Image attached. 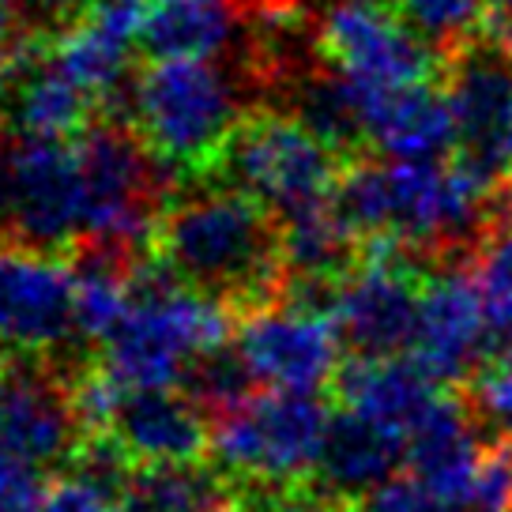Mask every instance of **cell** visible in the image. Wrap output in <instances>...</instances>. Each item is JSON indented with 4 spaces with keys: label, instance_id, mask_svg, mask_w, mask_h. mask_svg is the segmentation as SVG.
<instances>
[{
    "label": "cell",
    "instance_id": "6da1fadb",
    "mask_svg": "<svg viewBox=\"0 0 512 512\" xmlns=\"http://www.w3.org/2000/svg\"><path fill=\"white\" fill-rule=\"evenodd\" d=\"M147 256L189 290L249 317L287 298L283 226L249 192L200 181L177 189L147 241Z\"/></svg>",
    "mask_w": 512,
    "mask_h": 512
},
{
    "label": "cell",
    "instance_id": "7a4b0ae2",
    "mask_svg": "<svg viewBox=\"0 0 512 512\" xmlns=\"http://www.w3.org/2000/svg\"><path fill=\"white\" fill-rule=\"evenodd\" d=\"M332 204L358 238L411 256L479 249L497 219V192L448 162H351Z\"/></svg>",
    "mask_w": 512,
    "mask_h": 512
},
{
    "label": "cell",
    "instance_id": "3957f363",
    "mask_svg": "<svg viewBox=\"0 0 512 512\" xmlns=\"http://www.w3.org/2000/svg\"><path fill=\"white\" fill-rule=\"evenodd\" d=\"M234 332V309L189 290L140 256L132 275V313L102 343V369L128 392L177 388L200 354L223 351Z\"/></svg>",
    "mask_w": 512,
    "mask_h": 512
},
{
    "label": "cell",
    "instance_id": "277c9868",
    "mask_svg": "<svg viewBox=\"0 0 512 512\" xmlns=\"http://www.w3.org/2000/svg\"><path fill=\"white\" fill-rule=\"evenodd\" d=\"M241 117V87L219 61H151L128 91V125L177 185L211 181Z\"/></svg>",
    "mask_w": 512,
    "mask_h": 512
},
{
    "label": "cell",
    "instance_id": "5b68a950",
    "mask_svg": "<svg viewBox=\"0 0 512 512\" xmlns=\"http://www.w3.org/2000/svg\"><path fill=\"white\" fill-rule=\"evenodd\" d=\"M339 151L313 136L309 128L279 110H245L241 125L226 140L211 181L249 192L275 219H294L302 211L336 200L343 177Z\"/></svg>",
    "mask_w": 512,
    "mask_h": 512
},
{
    "label": "cell",
    "instance_id": "8992f818",
    "mask_svg": "<svg viewBox=\"0 0 512 512\" xmlns=\"http://www.w3.org/2000/svg\"><path fill=\"white\" fill-rule=\"evenodd\" d=\"M76 159L83 177L80 241L147 253L151 230L181 185L125 121H98L87 128L76 144Z\"/></svg>",
    "mask_w": 512,
    "mask_h": 512
},
{
    "label": "cell",
    "instance_id": "52a82bcc",
    "mask_svg": "<svg viewBox=\"0 0 512 512\" xmlns=\"http://www.w3.org/2000/svg\"><path fill=\"white\" fill-rule=\"evenodd\" d=\"M332 415L313 392H256L211 418V456L241 486H298L317 471Z\"/></svg>",
    "mask_w": 512,
    "mask_h": 512
},
{
    "label": "cell",
    "instance_id": "ba28073f",
    "mask_svg": "<svg viewBox=\"0 0 512 512\" xmlns=\"http://www.w3.org/2000/svg\"><path fill=\"white\" fill-rule=\"evenodd\" d=\"M317 61L358 91L426 87L441 53L426 46L384 0H328L313 19Z\"/></svg>",
    "mask_w": 512,
    "mask_h": 512
},
{
    "label": "cell",
    "instance_id": "9c48e42d",
    "mask_svg": "<svg viewBox=\"0 0 512 512\" xmlns=\"http://www.w3.org/2000/svg\"><path fill=\"white\" fill-rule=\"evenodd\" d=\"M422 287L415 256L392 241H366V256L328 298L339 339L358 358H403L418 336Z\"/></svg>",
    "mask_w": 512,
    "mask_h": 512
},
{
    "label": "cell",
    "instance_id": "30bf717a",
    "mask_svg": "<svg viewBox=\"0 0 512 512\" xmlns=\"http://www.w3.org/2000/svg\"><path fill=\"white\" fill-rule=\"evenodd\" d=\"M448 113L456 166L490 192L512 185V53L475 42L448 57Z\"/></svg>",
    "mask_w": 512,
    "mask_h": 512
},
{
    "label": "cell",
    "instance_id": "8fae6325",
    "mask_svg": "<svg viewBox=\"0 0 512 512\" xmlns=\"http://www.w3.org/2000/svg\"><path fill=\"white\" fill-rule=\"evenodd\" d=\"M336 320L320 305L279 302L241 317L238 354L245 358L256 384L272 392H313L339 377Z\"/></svg>",
    "mask_w": 512,
    "mask_h": 512
},
{
    "label": "cell",
    "instance_id": "7c38bea8",
    "mask_svg": "<svg viewBox=\"0 0 512 512\" xmlns=\"http://www.w3.org/2000/svg\"><path fill=\"white\" fill-rule=\"evenodd\" d=\"M83 238V177L76 147L23 140L12 155L8 245L31 253H72Z\"/></svg>",
    "mask_w": 512,
    "mask_h": 512
},
{
    "label": "cell",
    "instance_id": "4fadbf2b",
    "mask_svg": "<svg viewBox=\"0 0 512 512\" xmlns=\"http://www.w3.org/2000/svg\"><path fill=\"white\" fill-rule=\"evenodd\" d=\"M76 339L72 268L46 253L0 241V351L46 358Z\"/></svg>",
    "mask_w": 512,
    "mask_h": 512
},
{
    "label": "cell",
    "instance_id": "5bb4252c",
    "mask_svg": "<svg viewBox=\"0 0 512 512\" xmlns=\"http://www.w3.org/2000/svg\"><path fill=\"white\" fill-rule=\"evenodd\" d=\"M64 373L46 358H0V445L27 464H68L80 448Z\"/></svg>",
    "mask_w": 512,
    "mask_h": 512
},
{
    "label": "cell",
    "instance_id": "9a60e30c",
    "mask_svg": "<svg viewBox=\"0 0 512 512\" xmlns=\"http://www.w3.org/2000/svg\"><path fill=\"white\" fill-rule=\"evenodd\" d=\"M490 339L494 324L475 275L456 268L433 275L422 287L418 336L407 358H415L437 384H452L479 366Z\"/></svg>",
    "mask_w": 512,
    "mask_h": 512
},
{
    "label": "cell",
    "instance_id": "2e32d148",
    "mask_svg": "<svg viewBox=\"0 0 512 512\" xmlns=\"http://www.w3.org/2000/svg\"><path fill=\"white\" fill-rule=\"evenodd\" d=\"M144 4L147 0H91L83 16L46 46L53 64L102 110H117V95H128V57L140 42Z\"/></svg>",
    "mask_w": 512,
    "mask_h": 512
},
{
    "label": "cell",
    "instance_id": "e0dca14e",
    "mask_svg": "<svg viewBox=\"0 0 512 512\" xmlns=\"http://www.w3.org/2000/svg\"><path fill=\"white\" fill-rule=\"evenodd\" d=\"M106 437L132 467H200L211 452L208 415L181 388H125Z\"/></svg>",
    "mask_w": 512,
    "mask_h": 512
},
{
    "label": "cell",
    "instance_id": "ac0fdd59",
    "mask_svg": "<svg viewBox=\"0 0 512 512\" xmlns=\"http://www.w3.org/2000/svg\"><path fill=\"white\" fill-rule=\"evenodd\" d=\"M336 388L347 411L396 430L407 445L448 400L415 358H354L339 369Z\"/></svg>",
    "mask_w": 512,
    "mask_h": 512
},
{
    "label": "cell",
    "instance_id": "d6986e66",
    "mask_svg": "<svg viewBox=\"0 0 512 512\" xmlns=\"http://www.w3.org/2000/svg\"><path fill=\"white\" fill-rule=\"evenodd\" d=\"M358 91V87H354ZM362 136L388 162H441L456 151V128L445 91L426 87L403 91H358Z\"/></svg>",
    "mask_w": 512,
    "mask_h": 512
},
{
    "label": "cell",
    "instance_id": "ffe728a7",
    "mask_svg": "<svg viewBox=\"0 0 512 512\" xmlns=\"http://www.w3.org/2000/svg\"><path fill=\"white\" fill-rule=\"evenodd\" d=\"M407 464V441L373 418L347 411L332 415L324 452H320V490L332 497H366L396 479Z\"/></svg>",
    "mask_w": 512,
    "mask_h": 512
},
{
    "label": "cell",
    "instance_id": "44dd1931",
    "mask_svg": "<svg viewBox=\"0 0 512 512\" xmlns=\"http://www.w3.org/2000/svg\"><path fill=\"white\" fill-rule=\"evenodd\" d=\"M102 110L95 98L72 83L53 64L46 46L31 53V61L19 76L16 91L8 98L4 121L16 128L23 140H80L87 128H95V113Z\"/></svg>",
    "mask_w": 512,
    "mask_h": 512
},
{
    "label": "cell",
    "instance_id": "7402d4cb",
    "mask_svg": "<svg viewBox=\"0 0 512 512\" xmlns=\"http://www.w3.org/2000/svg\"><path fill=\"white\" fill-rule=\"evenodd\" d=\"M283 264H287V298L298 294H324L332 290L362 264L358 260V234L343 223L336 204L302 211L294 219H283Z\"/></svg>",
    "mask_w": 512,
    "mask_h": 512
},
{
    "label": "cell",
    "instance_id": "603a6c76",
    "mask_svg": "<svg viewBox=\"0 0 512 512\" xmlns=\"http://www.w3.org/2000/svg\"><path fill=\"white\" fill-rule=\"evenodd\" d=\"M238 31L234 0H147L140 46L151 61H219Z\"/></svg>",
    "mask_w": 512,
    "mask_h": 512
},
{
    "label": "cell",
    "instance_id": "cb8c5ba5",
    "mask_svg": "<svg viewBox=\"0 0 512 512\" xmlns=\"http://www.w3.org/2000/svg\"><path fill=\"white\" fill-rule=\"evenodd\" d=\"M482 452L486 448L479 441L475 422L467 418L464 403L448 396L445 407L411 437L407 467H411V479H418L426 490L467 505V490L475 482Z\"/></svg>",
    "mask_w": 512,
    "mask_h": 512
},
{
    "label": "cell",
    "instance_id": "d4e9b609",
    "mask_svg": "<svg viewBox=\"0 0 512 512\" xmlns=\"http://www.w3.org/2000/svg\"><path fill=\"white\" fill-rule=\"evenodd\" d=\"M290 117H298L313 136H320L332 151H351L362 144V106L351 80H343L332 68H309L305 76L287 87Z\"/></svg>",
    "mask_w": 512,
    "mask_h": 512
},
{
    "label": "cell",
    "instance_id": "484cf974",
    "mask_svg": "<svg viewBox=\"0 0 512 512\" xmlns=\"http://www.w3.org/2000/svg\"><path fill=\"white\" fill-rule=\"evenodd\" d=\"M396 16L437 53H460L486 31L490 0H392Z\"/></svg>",
    "mask_w": 512,
    "mask_h": 512
},
{
    "label": "cell",
    "instance_id": "4316f807",
    "mask_svg": "<svg viewBox=\"0 0 512 512\" xmlns=\"http://www.w3.org/2000/svg\"><path fill=\"white\" fill-rule=\"evenodd\" d=\"M253 384H256V377L249 373L238 347H234V351L223 347V351L200 354V358L192 362L189 373H185V381H181V392H185L208 418H219V415H226V411L241 407L245 400H253L256 396Z\"/></svg>",
    "mask_w": 512,
    "mask_h": 512
},
{
    "label": "cell",
    "instance_id": "83f0119b",
    "mask_svg": "<svg viewBox=\"0 0 512 512\" xmlns=\"http://www.w3.org/2000/svg\"><path fill=\"white\" fill-rule=\"evenodd\" d=\"M475 283H479L494 336L509 339L512 347V226L490 230L475 249Z\"/></svg>",
    "mask_w": 512,
    "mask_h": 512
},
{
    "label": "cell",
    "instance_id": "f1b7e54d",
    "mask_svg": "<svg viewBox=\"0 0 512 512\" xmlns=\"http://www.w3.org/2000/svg\"><path fill=\"white\" fill-rule=\"evenodd\" d=\"M471 512H512V441H497L482 452L475 482L467 490Z\"/></svg>",
    "mask_w": 512,
    "mask_h": 512
},
{
    "label": "cell",
    "instance_id": "f546056e",
    "mask_svg": "<svg viewBox=\"0 0 512 512\" xmlns=\"http://www.w3.org/2000/svg\"><path fill=\"white\" fill-rule=\"evenodd\" d=\"M347 512H471L460 501L426 490L418 479H392L388 486L373 490V494L351 501Z\"/></svg>",
    "mask_w": 512,
    "mask_h": 512
},
{
    "label": "cell",
    "instance_id": "4dcf8cb0",
    "mask_svg": "<svg viewBox=\"0 0 512 512\" xmlns=\"http://www.w3.org/2000/svg\"><path fill=\"white\" fill-rule=\"evenodd\" d=\"M475 407L486 426L512 441V347L475 377Z\"/></svg>",
    "mask_w": 512,
    "mask_h": 512
},
{
    "label": "cell",
    "instance_id": "1f68e13d",
    "mask_svg": "<svg viewBox=\"0 0 512 512\" xmlns=\"http://www.w3.org/2000/svg\"><path fill=\"white\" fill-rule=\"evenodd\" d=\"M241 512H336V497L320 486H238Z\"/></svg>",
    "mask_w": 512,
    "mask_h": 512
},
{
    "label": "cell",
    "instance_id": "d6a6232c",
    "mask_svg": "<svg viewBox=\"0 0 512 512\" xmlns=\"http://www.w3.org/2000/svg\"><path fill=\"white\" fill-rule=\"evenodd\" d=\"M42 494V467L27 464L23 456L0 445V512H34Z\"/></svg>",
    "mask_w": 512,
    "mask_h": 512
},
{
    "label": "cell",
    "instance_id": "836d02e7",
    "mask_svg": "<svg viewBox=\"0 0 512 512\" xmlns=\"http://www.w3.org/2000/svg\"><path fill=\"white\" fill-rule=\"evenodd\" d=\"M34 512H117V505H113V497L87 486L76 475H64V479L49 482Z\"/></svg>",
    "mask_w": 512,
    "mask_h": 512
},
{
    "label": "cell",
    "instance_id": "e575fe53",
    "mask_svg": "<svg viewBox=\"0 0 512 512\" xmlns=\"http://www.w3.org/2000/svg\"><path fill=\"white\" fill-rule=\"evenodd\" d=\"M34 49H38V42H23V38L19 42H0V117L8 110V98L16 91V83Z\"/></svg>",
    "mask_w": 512,
    "mask_h": 512
},
{
    "label": "cell",
    "instance_id": "d590c367",
    "mask_svg": "<svg viewBox=\"0 0 512 512\" xmlns=\"http://www.w3.org/2000/svg\"><path fill=\"white\" fill-rule=\"evenodd\" d=\"M486 42L512 53V0H490V16H486Z\"/></svg>",
    "mask_w": 512,
    "mask_h": 512
},
{
    "label": "cell",
    "instance_id": "8d00e7d4",
    "mask_svg": "<svg viewBox=\"0 0 512 512\" xmlns=\"http://www.w3.org/2000/svg\"><path fill=\"white\" fill-rule=\"evenodd\" d=\"M12 155L0 132V241H8V219H12Z\"/></svg>",
    "mask_w": 512,
    "mask_h": 512
}]
</instances>
